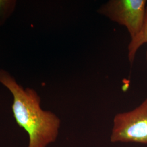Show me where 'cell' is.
<instances>
[{
  "instance_id": "3957f363",
  "label": "cell",
  "mask_w": 147,
  "mask_h": 147,
  "mask_svg": "<svg viewBox=\"0 0 147 147\" xmlns=\"http://www.w3.org/2000/svg\"><path fill=\"white\" fill-rule=\"evenodd\" d=\"M110 139L112 143L147 144V98L134 110L115 116Z\"/></svg>"
},
{
  "instance_id": "7a4b0ae2",
  "label": "cell",
  "mask_w": 147,
  "mask_h": 147,
  "mask_svg": "<svg viewBox=\"0 0 147 147\" xmlns=\"http://www.w3.org/2000/svg\"><path fill=\"white\" fill-rule=\"evenodd\" d=\"M146 0H110L100 7L98 13L125 27L132 40L142 30L146 13Z\"/></svg>"
},
{
  "instance_id": "6da1fadb",
  "label": "cell",
  "mask_w": 147,
  "mask_h": 147,
  "mask_svg": "<svg viewBox=\"0 0 147 147\" xmlns=\"http://www.w3.org/2000/svg\"><path fill=\"white\" fill-rule=\"evenodd\" d=\"M0 83L12 95V112L18 126L28 135L27 147H47L55 142L61 121L53 112L42 109L37 92L24 88L3 69H0Z\"/></svg>"
},
{
  "instance_id": "277c9868",
  "label": "cell",
  "mask_w": 147,
  "mask_h": 147,
  "mask_svg": "<svg viewBox=\"0 0 147 147\" xmlns=\"http://www.w3.org/2000/svg\"><path fill=\"white\" fill-rule=\"evenodd\" d=\"M146 43H147V6L145 20L142 30L136 37L130 40L128 45V59L131 64L134 61L137 50L143 44ZM146 60L147 62V51Z\"/></svg>"
}]
</instances>
